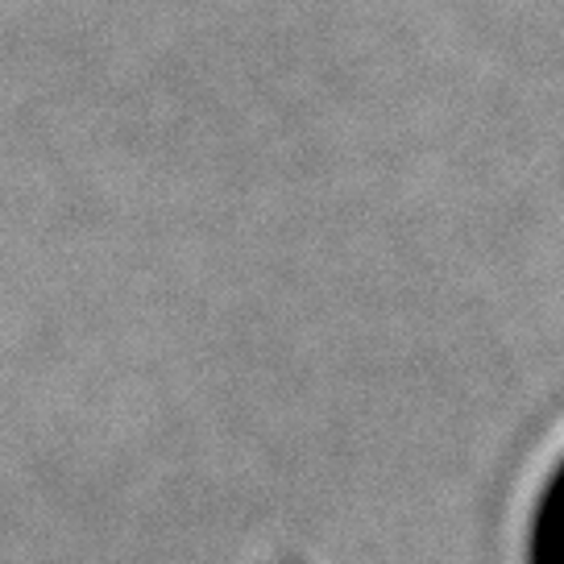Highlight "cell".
Masks as SVG:
<instances>
[{"instance_id":"6da1fadb","label":"cell","mask_w":564,"mask_h":564,"mask_svg":"<svg viewBox=\"0 0 564 564\" xmlns=\"http://www.w3.org/2000/svg\"><path fill=\"white\" fill-rule=\"evenodd\" d=\"M528 564H564V460L547 477L544 494L531 511Z\"/></svg>"}]
</instances>
